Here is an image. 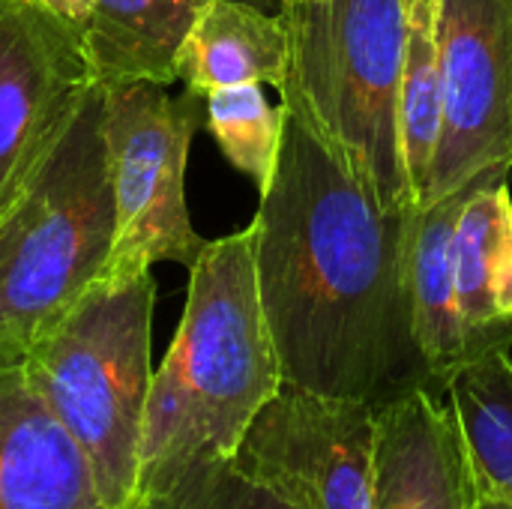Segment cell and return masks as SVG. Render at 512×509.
Wrapping results in <instances>:
<instances>
[{"mask_svg": "<svg viewBox=\"0 0 512 509\" xmlns=\"http://www.w3.org/2000/svg\"><path fill=\"white\" fill-rule=\"evenodd\" d=\"M282 105H270L261 84L216 87L204 96V126L225 159L246 174L258 195L270 186L282 147Z\"/></svg>", "mask_w": 512, "mask_h": 509, "instance_id": "18", "label": "cell"}, {"mask_svg": "<svg viewBox=\"0 0 512 509\" xmlns=\"http://www.w3.org/2000/svg\"><path fill=\"white\" fill-rule=\"evenodd\" d=\"M444 126L441 0H408L399 90V132L408 180L423 204Z\"/></svg>", "mask_w": 512, "mask_h": 509, "instance_id": "17", "label": "cell"}, {"mask_svg": "<svg viewBox=\"0 0 512 509\" xmlns=\"http://www.w3.org/2000/svg\"><path fill=\"white\" fill-rule=\"evenodd\" d=\"M132 509H294L222 456H195L147 486Z\"/></svg>", "mask_w": 512, "mask_h": 509, "instance_id": "19", "label": "cell"}, {"mask_svg": "<svg viewBox=\"0 0 512 509\" xmlns=\"http://www.w3.org/2000/svg\"><path fill=\"white\" fill-rule=\"evenodd\" d=\"M468 192L423 207L414 237V264H411L414 333L429 363V372L444 393L450 378L471 360V345L456 300V261H453L456 219Z\"/></svg>", "mask_w": 512, "mask_h": 509, "instance_id": "15", "label": "cell"}, {"mask_svg": "<svg viewBox=\"0 0 512 509\" xmlns=\"http://www.w3.org/2000/svg\"><path fill=\"white\" fill-rule=\"evenodd\" d=\"M33 3L42 6L45 12H51L54 18L66 21V24L75 27L78 33H81L84 21H87V15H90V6H93V0H33Z\"/></svg>", "mask_w": 512, "mask_h": 509, "instance_id": "20", "label": "cell"}, {"mask_svg": "<svg viewBox=\"0 0 512 509\" xmlns=\"http://www.w3.org/2000/svg\"><path fill=\"white\" fill-rule=\"evenodd\" d=\"M228 462L294 509H375V408L282 384Z\"/></svg>", "mask_w": 512, "mask_h": 509, "instance_id": "7", "label": "cell"}, {"mask_svg": "<svg viewBox=\"0 0 512 509\" xmlns=\"http://www.w3.org/2000/svg\"><path fill=\"white\" fill-rule=\"evenodd\" d=\"M114 240L105 87L90 84L36 180L0 222V369L102 279Z\"/></svg>", "mask_w": 512, "mask_h": 509, "instance_id": "3", "label": "cell"}, {"mask_svg": "<svg viewBox=\"0 0 512 509\" xmlns=\"http://www.w3.org/2000/svg\"><path fill=\"white\" fill-rule=\"evenodd\" d=\"M291 66V39L282 15L249 0H207L177 54V81L207 96L231 84L282 87Z\"/></svg>", "mask_w": 512, "mask_h": 509, "instance_id": "13", "label": "cell"}, {"mask_svg": "<svg viewBox=\"0 0 512 509\" xmlns=\"http://www.w3.org/2000/svg\"><path fill=\"white\" fill-rule=\"evenodd\" d=\"M282 147L252 225L282 384L372 408L444 393L414 333L420 207H387L345 156L282 102Z\"/></svg>", "mask_w": 512, "mask_h": 509, "instance_id": "1", "label": "cell"}, {"mask_svg": "<svg viewBox=\"0 0 512 509\" xmlns=\"http://www.w3.org/2000/svg\"><path fill=\"white\" fill-rule=\"evenodd\" d=\"M204 123V96L171 99L162 84L105 87V147L114 240L102 279H132L159 261L192 267L207 240L186 204L189 147Z\"/></svg>", "mask_w": 512, "mask_h": 509, "instance_id": "6", "label": "cell"}, {"mask_svg": "<svg viewBox=\"0 0 512 509\" xmlns=\"http://www.w3.org/2000/svg\"><path fill=\"white\" fill-rule=\"evenodd\" d=\"M279 387L246 225L207 240L189 267L183 318L147 396L138 495L195 456L231 459Z\"/></svg>", "mask_w": 512, "mask_h": 509, "instance_id": "2", "label": "cell"}, {"mask_svg": "<svg viewBox=\"0 0 512 509\" xmlns=\"http://www.w3.org/2000/svg\"><path fill=\"white\" fill-rule=\"evenodd\" d=\"M456 300L471 360L512 348V192L510 177L474 186L459 210Z\"/></svg>", "mask_w": 512, "mask_h": 509, "instance_id": "12", "label": "cell"}, {"mask_svg": "<svg viewBox=\"0 0 512 509\" xmlns=\"http://www.w3.org/2000/svg\"><path fill=\"white\" fill-rule=\"evenodd\" d=\"M207 0H93L81 27L90 75L102 87L174 84L177 54Z\"/></svg>", "mask_w": 512, "mask_h": 509, "instance_id": "14", "label": "cell"}, {"mask_svg": "<svg viewBox=\"0 0 512 509\" xmlns=\"http://www.w3.org/2000/svg\"><path fill=\"white\" fill-rule=\"evenodd\" d=\"M279 15L291 39L282 102L306 114L381 204H417L399 132L408 0H294Z\"/></svg>", "mask_w": 512, "mask_h": 509, "instance_id": "5", "label": "cell"}, {"mask_svg": "<svg viewBox=\"0 0 512 509\" xmlns=\"http://www.w3.org/2000/svg\"><path fill=\"white\" fill-rule=\"evenodd\" d=\"M477 501L447 393L375 408V509H471Z\"/></svg>", "mask_w": 512, "mask_h": 509, "instance_id": "10", "label": "cell"}, {"mask_svg": "<svg viewBox=\"0 0 512 509\" xmlns=\"http://www.w3.org/2000/svg\"><path fill=\"white\" fill-rule=\"evenodd\" d=\"M444 126L423 207L512 171V0H441Z\"/></svg>", "mask_w": 512, "mask_h": 509, "instance_id": "8", "label": "cell"}, {"mask_svg": "<svg viewBox=\"0 0 512 509\" xmlns=\"http://www.w3.org/2000/svg\"><path fill=\"white\" fill-rule=\"evenodd\" d=\"M471 486L477 498L512 504V357L510 348L468 360L447 384Z\"/></svg>", "mask_w": 512, "mask_h": 509, "instance_id": "16", "label": "cell"}, {"mask_svg": "<svg viewBox=\"0 0 512 509\" xmlns=\"http://www.w3.org/2000/svg\"><path fill=\"white\" fill-rule=\"evenodd\" d=\"M0 509H111L24 366L0 369Z\"/></svg>", "mask_w": 512, "mask_h": 509, "instance_id": "11", "label": "cell"}, {"mask_svg": "<svg viewBox=\"0 0 512 509\" xmlns=\"http://www.w3.org/2000/svg\"><path fill=\"white\" fill-rule=\"evenodd\" d=\"M153 303V273L99 279L24 360L30 384L90 459L111 509H132L138 501L153 384Z\"/></svg>", "mask_w": 512, "mask_h": 509, "instance_id": "4", "label": "cell"}, {"mask_svg": "<svg viewBox=\"0 0 512 509\" xmlns=\"http://www.w3.org/2000/svg\"><path fill=\"white\" fill-rule=\"evenodd\" d=\"M93 84L81 33L33 0H0V222Z\"/></svg>", "mask_w": 512, "mask_h": 509, "instance_id": "9", "label": "cell"}, {"mask_svg": "<svg viewBox=\"0 0 512 509\" xmlns=\"http://www.w3.org/2000/svg\"><path fill=\"white\" fill-rule=\"evenodd\" d=\"M249 3H279V9H282V6H288V3H294V0H249Z\"/></svg>", "mask_w": 512, "mask_h": 509, "instance_id": "22", "label": "cell"}, {"mask_svg": "<svg viewBox=\"0 0 512 509\" xmlns=\"http://www.w3.org/2000/svg\"><path fill=\"white\" fill-rule=\"evenodd\" d=\"M471 509H512L510 501H492V498H477Z\"/></svg>", "mask_w": 512, "mask_h": 509, "instance_id": "21", "label": "cell"}]
</instances>
